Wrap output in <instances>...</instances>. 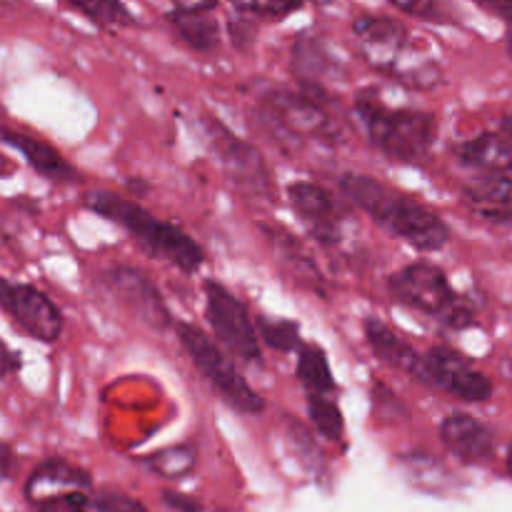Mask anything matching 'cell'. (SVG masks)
Here are the masks:
<instances>
[{
    "instance_id": "19",
    "label": "cell",
    "mask_w": 512,
    "mask_h": 512,
    "mask_svg": "<svg viewBox=\"0 0 512 512\" xmlns=\"http://www.w3.org/2000/svg\"><path fill=\"white\" fill-rule=\"evenodd\" d=\"M455 158L483 175H508L512 173V145L503 135L483 133L478 138L455 148Z\"/></svg>"
},
{
    "instance_id": "33",
    "label": "cell",
    "mask_w": 512,
    "mask_h": 512,
    "mask_svg": "<svg viewBox=\"0 0 512 512\" xmlns=\"http://www.w3.org/2000/svg\"><path fill=\"white\" fill-rule=\"evenodd\" d=\"M13 450L5 443H0V478H8L10 470H13Z\"/></svg>"
},
{
    "instance_id": "8",
    "label": "cell",
    "mask_w": 512,
    "mask_h": 512,
    "mask_svg": "<svg viewBox=\"0 0 512 512\" xmlns=\"http://www.w3.org/2000/svg\"><path fill=\"white\" fill-rule=\"evenodd\" d=\"M420 383L433 385L463 403H485L493 398V380L448 345H435L423 355Z\"/></svg>"
},
{
    "instance_id": "10",
    "label": "cell",
    "mask_w": 512,
    "mask_h": 512,
    "mask_svg": "<svg viewBox=\"0 0 512 512\" xmlns=\"http://www.w3.org/2000/svg\"><path fill=\"white\" fill-rule=\"evenodd\" d=\"M265 108H268L270 123H275L288 135L333 143L335 123L320 100H315V93L275 90L265 98Z\"/></svg>"
},
{
    "instance_id": "25",
    "label": "cell",
    "mask_w": 512,
    "mask_h": 512,
    "mask_svg": "<svg viewBox=\"0 0 512 512\" xmlns=\"http://www.w3.org/2000/svg\"><path fill=\"white\" fill-rule=\"evenodd\" d=\"M73 8L78 13L88 15L93 23L110 25V28H115V25H133V13L123 3H103L100 0V3H73Z\"/></svg>"
},
{
    "instance_id": "11",
    "label": "cell",
    "mask_w": 512,
    "mask_h": 512,
    "mask_svg": "<svg viewBox=\"0 0 512 512\" xmlns=\"http://www.w3.org/2000/svg\"><path fill=\"white\" fill-rule=\"evenodd\" d=\"M208 138L213 143L215 153L223 160L225 170L230 173V178L238 180L243 188H248L250 193L265 195L270 198L273 188H270L268 170H265L263 158H260L258 150L253 145H248L245 140L235 138L228 128L218 123V120H208Z\"/></svg>"
},
{
    "instance_id": "15",
    "label": "cell",
    "mask_w": 512,
    "mask_h": 512,
    "mask_svg": "<svg viewBox=\"0 0 512 512\" xmlns=\"http://www.w3.org/2000/svg\"><path fill=\"white\" fill-rule=\"evenodd\" d=\"M110 283L113 288L123 295L125 303L150 325H158V328H170L173 318H170L168 308H165L163 298H160L158 288L153 285V280L145 273L135 268H115L110 270Z\"/></svg>"
},
{
    "instance_id": "16",
    "label": "cell",
    "mask_w": 512,
    "mask_h": 512,
    "mask_svg": "<svg viewBox=\"0 0 512 512\" xmlns=\"http://www.w3.org/2000/svg\"><path fill=\"white\" fill-rule=\"evenodd\" d=\"M365 340H368L370 350L383 360L388 368L398 370V373L410 375L415 380H423V355L400 338L393 328L383 323L380 318H365Z\"/></svg>"
},
{
    "instance_id": "7",
    "label": "cell",
    "mask_w": 512,
    "mask_h": 512,
    "mask_svg": "<svg viewBox=\"0 0 512 512\" xmlns=\"http://www.w3.org/2000/svg\"><path fill=\"white\" fill-rule=\"evenodd\" d=\"M205 320L215 335V343L233 353L240 363L260 365L263 353H260V338L255 333L253 318L243 300L235 298L225 285L218 280L205 283Z\"/></svg>"
},
{
    "instance_id": "20",
    "label": "cell",
    "mask_w": 512,
    "mask_h": 512,
    "mask_svg": "<svg viewBox=\"0 0 512 512\" xmlns=\"http://www.w3.org/2000/svg\"><path fill=\"white\" fill-rule=\"evenodd\" d=\"M298 378L305 385L308 395H323L328 398L335 390L333 370H330L328 355L320 345H303L298 350Z\"/></svg>"
},
{
    "instance_id": "34",
    "label": "cell",
    "mask_w": 512,
    "mask_h": 512,
    "mask_svg": "<svg viewBox=\"0 0 512 512\" xmlns=\"http://www.w3.org/2000/svg\"><path fill=\"white\" fill-rule=\"evenodd\" d=\"M500 130H503V138L512 145V115H505V118L500 120Z\"/></svg>"
},
{
    "instance_id": "5",
    "label": "cell",
    "mask_w": 512,
    "mask_h": 512,
    "mask_svg": "<svg viewBox=\"0 0 512 512\" xmlns=\"http://www.w3.org/2000/svg\"><path fill=\"white\" fill-rule=\"evenodd\" d=\"M388 290L398 305L438 318L448 328L475 323L473 308L448 283V275L433 263H413L390 275Z\"/></svg>"
},
{
    "instance_id": "6",
    "label": "cell",
    "mask_w": 512,
    "mask_h": 512,
    "mask_svg": "<svg viewBox=\"0 0 512 512\" xmlns=\"http://www.w3.org/2000/svg\"><path fill=\"white\" fill-rule=\"evenodd\" d=\"M175 335H178L180 345L185 348V353L190 355L195 368L200 370L205 380L223 395L225 403L230 408H235L238 413L245 415H260L265 410V400L245 383V378L240 375V370L230 363V358L225 355V350L210 338L208 333H203L195 325L183 323H173Z\"/></svg>"
},
{
    "instance_id": "3",
    "label": "cell",
    "mask_w": 512,
    "mask_h": 512,
    "mask_svg": "<svg viewBox=\"0 0 512 512\" xmlns=\"http://www.w3.org/2000/svg\"><path fill=\"white\" fill-rule=\"evenodd\" d=\"M355 110L370 143L398 163H420L433 148L438 135V120L433 113L388 108L375 95H360Z\"/></svg>"
},
{
    "instance_id": "17",
    "label": "cell",
    "mask_w": 512,
    "mask_h": 512,
    "mask_svg": "<svg viewBox=\"0 0 512 512\" xmlns=\"http://www.w3.org/2000/svg\"><path fill=\"white\" fill-rule=\"evenodd\" d=\"M0 143L18 150V153L28 160L30 168H35L40 175H45V178L58 180V183H73V165H70L53 145L45 143V140L33 138V135L20 133V130L13 128H0Z\"/></svg>"
},
{
    "instance_id": "29",
    "label": "cell",
    "mask_w": 512,
    "mask_h": 512,
    "mask_svg": "<svg viewBox=\"0 0 512 512\" xmlns=\"http://www.w3.org/2000/svg\"><path fill=\"white\" fill-rule=\"evenodd\" d=\"M395 8L400 10V13H408V15H418V18H425L430 20V23H445V13L440 5L435 3H398Z\"/></svg>"
},
{
    "instance_id": "22",
    "label": "cell",
    "mask_w": 512,
    "mask_h": 512,
    "mask_svg": "<svg viewBox=\"0 0 512 512\" xmlns=\"http://www.w3.org/2000/svg\"><path fill=\"white\" fill-rule=\"evenodd\" d=\"M143 465L153 470L155 475H160V478H183L195 468V450L193 445H175V448H165L160 453L148 455Z\"/></svg>"
},
{
    "instance_id": "4",
    "label": "cell",
    "mask_w": 512,
    "mask_h": 512,
    "mask_svg": "<svg viewBox=\"0 0 512 512\" xmlns=\"http://www.w3.org/2000/svg\"><path fill=\"white\" fill-rule=\"evenodd\" d=\"M353 35L363 58L373 68L418 88L433 85L438 78V68L430 60L418 58L413 38L400 20L385 15H360L353 20Z\"/></svg>"
},
{
    "instance_id": "28",
    "label": "cell",
    "mask_w": 512,
    "mask_h": 512,
    "mask_svg": "<svg viewBox=\"0 0 512 512\" xmlns=\"http://www.w3.org/2000/svg\"><path fill=\"white\" fill-rule=\"evenodd\" d=\"M240 13L245 15H253V18H268V20H280L285 15L295 13L300 10L298 3H240L238 5Z\"/></svg>"
},
{
    "instance_id": "21",
    "label": "cell",
    "mask_w": 512,
    "mask_h": 512,
    "mask_svg": "<svg viewBox=\"0 0 512 512\" xmlns=\"http://www.w3.org/2000/svg\"><path fill=\"white\" fill-rule=\"evenodd\" d=\"M293 68L298 70L303 83H318V78L333 73V58L325 53L323 43L315 38H300L293 45Z\"/></svg>"
},
{
    "instance_id": "24",
    "label": "cell",
    "mask_w": 512,
    "mask_h": 512,
    "mask_svg": "<svg viewBox=\"0 0 512 512\" xmlns=\"http://www.w3.org/2000/svg\"><path fill=\"white\" fill-rule=\"evenodd\" d=\"M255 333H258L260 343L270 345V348L280 350V353H293V350L303 348L300 328L293 320L258 318L255 320Z\"/></svg>"
},
{
    "instance_id": "13",
    "label": "cell",
    "mask_w": 512,
    "mask_h": 512,
    "mask_svg": "<svg viewBox=\"0 0 512 512\" xmlns=\"http://www.w3.org/2000/svg\"><path fill=\"white\" fill-rule=\"evenodd\" d=\"M440 440L465 465H485L495 455L493 433L468 413L448 415L440 425Z\"/></svg>"
},
{
    "instance_id": "35",
    "label": "cell",
    "mask_w": 512,
    "mask_h": 512,
    "mask_svg": "<svg viewBox=\"0 0 512 512\" xmlns=\"http://www.w3.org/2000/svg\"><path fill=\"white\" fill-rule=\"evenodd\" d=\"M508 470H510V475H512V445H510V453H508Z\"/></svg>"
},
{
    "instance_id": "14",
    "label": "cell",
    "mask_w": 512,
    "mask_h": 512,
    "mask_svg": "<svg viewBox=\"0 0 512 512\" xmlns=\"http://www.w3.org/2000/svg\"><path fill=\"white\" fill-rule=\"evenodd\" d=\"M90 485H93V480H90L88 470L78 468L63 458H50L43 460L30 473L28 483H25V495H28L30 503L38 505L63 493H88Z\"/></svg>"
},
{
    "instance_id": "32",
    "label": "cell",
    "mask_w": 512,
    "mask_h": 512,
    "mask_svg": "<svg viewBox=\"0 0 512 512\" xmlns=\"http://www.w3.org/2000/svg\"><path fill=\"white\" fill-rule=\"evenodd\" d=\"M488 10L498 13L500 18H505V23H508V53L512 58V3H493L488 5Z\"/></svg>"
},
{
    "instance_id": "26",
    "label": "cell",
    "mask_w": 512,
    "mask_h": 512,
    "mask_svg": "<svg viewBox=\"0 0 512 512\" xmlns=\"http://www.w3.org/2000/svg\"><path fill=\"white\" fill-rule=\"evenodd\" d=\"M85 512H148L140 500L128 498L123 493H113V490H103L95 498H88V508Z\"/></svg>"
},
{
    "instance_id": "9",
    "label": "cell",
    "mask_w": 512,
    "mask_h": 512,
    "mask_svg": "<svg viewBox=\"0 0 512 512\" xmlns=\"http://www.w3.org/2000/svg\"><path fill=\"white\" fill-rule=\"evenodd\" d=\"M0 310L25 335L40 343H55L63 335V313L43 290L33 285L0 278Z\"/></svg>"
},
{
    "instance_id": "30",
    "label": "cell",
    "mask_w": 512,
    "mask_h": 512,
    "mask_svg": "<svg viewBox=\"0 0 512 512\" xmlns=\"http://www.w3.org/2000/svg\"><path fill=\"white\" fill-rule=\"evenodd\" d=\"M163 500H165V505H170V508H175V510H183V512H198L200 510V505L195 503L193 498H185V495H178V493H168V490L163 493Z\"/></svg>"
},
{
    "instance_id": "2",
    "label": "cell",
    "mask_w": 512,
    "mask_h": 512,
    "mask_svg": "<svg viewBox=\"0 0 512 512\" xmlns=\"http://www.w3.org/2000/svg\"><path fill=\"white\" fill-rule=\"evenodd\" d=\"M83 203L88 210L113 220L125 233L133 235L150 255H158L160 260L175 265L183 273H195L205 263V250L188 233H183L178 225L155 218L143 205L123 195H115L110 190H90L85 193Z\"/></svg>"
},
{
    "instance_id": "31",
    "label": "cell",
    "mask_w": 512,
    "mask_h": 512,
    "mask_svg": "<svg viewBox=\"0 0 512 512\" xmlns=\"http://www.w3.org/2000/svg\"><path fill=\"white\" fill-rule=\"evenodd\" d=\"M20 368V358L0 340V373H15Z\"/></svg>"
},
{
    "instance_id": "1",
    "label": "cell",
    "mask_w": 512,
    "mask_h": 512,
    "mask_svg": "<svg viewBox=\"0 0 512 512\" xmlns=\"http://www.w3.org/2000/svg\"><path fill=\"white\" fill-rule=\"evenodd\" d=\"M340 190L355 208L368 213L380 228H385L395 238L405 240L420 253H435V250H443L448 245L450 228L445 225V220L413 195L360 173L343 175Z\"/></svg>"
},
{
    "instance_id": "12",
    "label": "cell",
    "mask_w": 512,
    "mask_h": 512,
    "mask_svg": "<svg viewBox=\"0 0 512 512\" xmlns=\"http://www.w3.org/2000/svg\"><path fill=\"white\" fill-rule=\"evenodd\" d=\"M288 198L295 213L303 218L310 233L325 245L340 240V210L333 193L318 183H293L288 188Z\"/></svg>"
},
{
    "instance_id": "27",
    "label": "cell",
    "mask_w": 512,
    "mask_h": 512,
    "mask_svg": "<svg viewBox=\"0 0 512 512\" xmlns=\"http://www.w3.org/2000/svg\"><path fill=\"white\" fill-rule=\"evenodd\" d=\"M35 512H85L88 508V493H63L55 498L33 505Z\"/></svg>"
},
{
    "instance_id": "23",
    "label": "cell",
    "mask_w": 512,
    "mask_h": 512,
    "mask_svg": "<svg viewBox=\"0 0 512 512\" xmlns=\"http://www.w3.org/2000/svg\"><path fill=\"white\" fill-rule=\"evenodd\" d=\"M308 415L313 420L315 430L323 435L330 443H340L345 435L343 413H340L338 403L323 395H308Z\"/></svg>"
},
{
    "instance_id": "18",
    "label": "cell",
    "mask_w": 512,
    "mask_h": 512,
    "mask_svg": "<svg viewBox=\"0 0 512 512\" xmlns=\"http://www.w3.org/2000/svg\"><path fill=\"white\" fill-rule=\"evenodd\" d=\"M213 10V3L178 5L168 13V23L188 48L198 50V53H210V50L218 48L220 38L218 20L210 15Z\"/></svg>"
}]
</instances>
